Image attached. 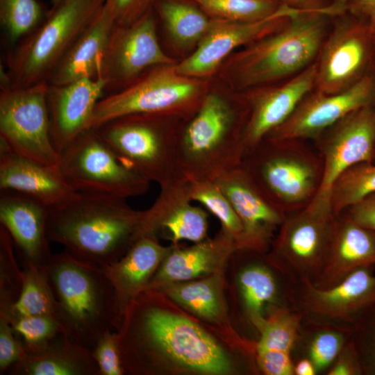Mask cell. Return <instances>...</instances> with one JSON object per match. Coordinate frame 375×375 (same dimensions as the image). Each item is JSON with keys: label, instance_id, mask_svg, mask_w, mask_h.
<instances>
[{"label": "cell", "instance_id": "8992f818", "mask_svg": "<svg viewBox=\"0 0 375 375\" xmlns=\"http://www.w3.org/2000/svg\"><path fill=\"white\" fill-rule=\"evenodd\" d=\"M304 143L264 140L242 164L262 192L286 215L307 207L322 184V158Z\"/></svg>", "mask_w": 375, "mask_h": 375}, {"label": "cell", "instance_id": "d4e9b609", "mask_svg": "<svg viewBox=\"0 0 375 375\" xmlns=\"http://www.w3.org/2000/svg\"><path fill=\"white\" fill-rule=\"evenodd\" d=\"M172 250L160 244L156 236H143L119 260L103 267L113 287L121 320L128 306L147 290L155 272Z\"/></svg>", "mask_w": 375, "mask_h": 375}, {"label": "cell", "instance_id": "f907efd6", "mask_svg": "<svg viewBox=\"0 0 375 375\" xmlns=\"http://www.w3.org/2000/svg\"><path fill=\"white\" fill-rule=\"evenodd\" d=\"M317 374L316 369L312 361L306 358L300 359L294 365V374L296 375H314Z\"/></svg>", "mask_w": 375, "mask_h": 375}, {"label": "cell", "instance_id": "7dc6e473", "mask_svg": "<svg viewBox=\"0 0 375 375\" xmlns=\"http://www.w3.org/2000/svg\"><path fill=\"white\" fill-rule=\"evenodd\" d=\"M328 375L362 374L356 351L349 341L329 367Z\"/></svg>", "mask_w": 375, "mask_h": 375}, {"label": "cell", "instance_id": "603a6c76", "mask_svg": "<svg viewBox=\"0 0 375 375\" xmlns=\"http://www.w3.org/2000/svg\"><path fill=\"white\" fill-rule=\"evenodd\" d=\"M375 265V232L342 212L335 216L328 247L315 286L324 289L341 282L356 269Z\"/></svg>", "mask_w": 375, "mask_h": 375}, {"label": "cell", "instance_id": "ab89813d", "mask_svg": "<svg viewBox=\"0 0 375 375\" xmlns=\"http://www.w3.org/2000/svg\"><path fill=\"white\" fill-rule=\"evenodd\" d=\"M8 322L24 350L42 347L65 333L58 319L52 316L19 317Z\"/></svg>", "mask_w": 375, "mask_h": 375}, {"label": "cell", "instance_id": "5b68a950", "mask_svg": "<svg viewBox=\"0 0 375 375\" xmlns=\"http://www.w3.org/2000/svg\"><path fill=\"white\" fill-rule=\"evenodd\" d=\"M106 0H62L7 58L10 88L48 81L52 72L103 8Z\"/></svg>", "mask_w": 375, "mask_h": 375}, {"label": "cell", "instance_id": "1f68e13d", "mask_svg": "<svg viewBox=\"0 0 375 375\" xmlns=\"http://www.w3.org/2000/svg\"><path fill=\"white\" fill-rule=\"evenodd\" d=\"M158 290L203 318L216 320L222 315L220 277L217 274L187 283L165 285L155 291Z\"/></svg>", "mask_w": 375, "mask_h": 375}, {"label": "cell", "instance_id": "ac0fdd59", "mask_svg": "<svg viewBox=\"0 0 375 375\" xmlns=\"http://www.w3.org/2000/svg\"><path fill=\"white\" fill-rule=\"evenodd\" d=\"M297 12L255 22L210 18L209 28L195 51L182 62L176 63L177 71L192 78L203 79L210 76L219 72L223 63L237 49L278 29Z\"/></svg>", "mask_w": 375, "mask_h": 375}, {"label": "cell", "instance_id": "b9f144b4", "mask_svg": "<svg viewBox=\"0 0 375 375\" xmlns=\"http://www.w3.org/2000/svg\"><path fill=\"white\" fill-rule=\"evenodd\" d=\"M101 375H122L125 373L115 331H108L91 349Z\"/></svg>", "mask_w": 375, "mask_h": 375}, {"label": "cell", "instance_id": "7bdbcfd3", "mask_svg": "<svg viewBox=\"0 0 375 375\" xmlns=\"http://www.w3.org/2000/svg\"><path fill=\"white\" fill-rule=\"evenodd\" d=\"M157 0H106L115 26H128L154 10Z\"/></svg>", "mask_w": 375, "mask_h": 375}, {"label": "cell", "instance_id": "9a60e30c", "mask_svg": "<svg viewBox=\"0 0 375 375\" xmlns=\"http://www.w3.org/2000/svg\"><path fill=\"white\" fill-rule=\"evenodd\" d=\"M174 63L158 42L153 10L131 25H115L97 77L118 91L153 67Z\"/></svg>", "mask_w": 375, "mask_h": 375}, {"label": "cell", "instance_id": "e0dca14e", "mask_svg": "<svg viewBox=\"0 0 375 375\" xmlns=\"http://www.w3.org/2000/svg\"><path fill=\"white\" fill-rule=\"evenodd\" d=\"M315 79L314 63L285 81L239 93L249 109L243 132L244 157L291 116L301 100L313 90Z\"/></svg>", "mask_w": 375, "mask_h": 375}, {"label": "cell", "instance_id": "ee69618b", "mask_svg": "<svg viewBox=\"0 0 375 375\" xmlns=\"http://www.w3.org/2000/svg\"><path fill=\"white\" fill-rule=\"evenodd\" d=\"M24 355V349L9 322L0 319V374H5L8 369L19 361Z\"/></svg>", "mask_w": 375, "mask_h": 375}, {"label": "cell", "instance_id": "e575fe53", "mask_svg": "<svg viewBox=\"0 0 375 375\" xmlns=\"http://www.w3.org/2000/svg\"><path fill=\"white\" fill-rule=\"evenodd\" d=\"M375 192V162H364L346 169L330 191L332 212L338 216L367 195Z\"/></svg>", "mask_w": 375, "mask_h": 375}, {"label": "cell", "instance_id": "f6af8a7d", "mask_svg": "<svg viewBox=\"0 0 375 375\" xmlns=\"http://www.w3.org/2000/svg\"><path fill=\"white\" fill-rule=\"evenodd\" d=\"M258 365L261 371L267 375L294 374V363L291 353L274 351H256Z\"/></svg>", "mask_w": 375, "mask_h": 375}, {"label": "cell", "instance_id": "60d3db41", "mask_svg": "<svg viewBox=\"0 0 375 375\" xmlns=\"http://www.w3.org/2000/svg\"><path fill=\"white\" fill-rule=\"evenodd\" d=\"M350 328L349 341L362 374L375 375V304L363 311Z\"/></svg>", "mask_w": 375, "mask_h": 375}, {"label": "cell", "instance_id": "83f0119b", "mask_svg": "<svg viewBox=\"0 0 375 375\" xmlns=\"http://www.w3.org/2000/svg\"><path fill=\"white\" fill-rule=\"evenodd\" d=\"M114 26V19L103 6L55 68L49 84L59 86L97 78Z\"/></svg>", "mask_w": 375, "mask_h": 375}, {"label": "cell", "instance_id": "7a4b0ae2", "mask_svg": "<svg viewBox=\"0 0 375 375\" xmlns=\"http://www.w3.org/2000/svg\"><path fill=\"white\" fill-rule=\"evenodd\" d=\"M333 16L299 11L281 28L230 56L219 70L239 93L288 80L314 64Z\"/></svg>", "mask_w": 375, "mask_h": 375}, {"label": "cell", "instance_id": "7402d4cb", "mask_svg": "<svg viewBox=\"0 0 375 375\" xmlns=\"http://www.w3.org/2000/svg\"><path fill=\"white\" fill-rule=\"evenodd\" d=\"M49 208L25 194L0 192V225L10 234L22 265L43 267L52 255L47 231Z\"/></svg>", "mask_w": 375, "mask_h": 375}, {"label": "cell", "instance_id": "ba28073f", "mask_svg": "<svg viewBox=\"0 0 375 375\" xmlns=\"http://www.w3.org/2000/svg\"><path fill=\"white\" fill-rule=\"evenodd\" d=\"M176 115L135 114L94 128L132 169L164 186L177 177L181 128H169ZM184 119V118H183Z\"/></svg>", "mask_w": 375, "mask_h": 375}, {"label": "cell", "instance_id": "681fc988", "mask_svg": "<svg viewBox=\"0 0 375 375\" xmlns=\"http://www.w3.org/2000/svg\"><path fill=\"white\" fill-rule=\"evenodd\" d=\"M344 11L364 21L375 30V0H346Z\"/></svg>", "mask_w": 375, "mask_h": 375}, {"label": "cell", "instance_id": "9c48e42d", "mask_svg": "<svg viewBox=\"0 0 375 375\" xmlns=\"http://www.w3.org/2000/svg\"><path fill=\"white\" fill-rule=\"evenodd\" d=\"M59 154L58 167L76 192L126 199L149 188L151 182L128 166L94 128L81 133Z\"/></svg>", "mask_w": 375, "mask_h": 375}, {"label": "cell", "instance_id": "f1b7e54d", "mask_svg": "<svg viewBox=\"0 0 375 375\" xmlns=\"http://www.w3.org/2000/svg\"><path fill=\"white\" fill-rule=\"evenodd\" d=\"M154 11L177 45H197L206 33L210 18L189 0H157Z\"/></svg>", "mask_w": 375, "mask_h": 375}, {"label": "cell", "instance_id": "484cf974", "mask_svg": "<svg viewBox=\"0 0 375 375\" xmlns=\"http://www.w3.org/2000/svg\"><path fill=\"white\" fill-rule=\"evenodd\" d=\"M10 375H101L91 349L62 333L23 358L7 370Z\"/></svg>", "mask_w": 375, "mask_h": 375}, {"label": "cell", "instance_id": "3957f363", "mask_svg": "<svg viewBox=\"0 0 375 375\" xmlns=\"http://www.w3.org/2000/svg\"><path fill=\"white\" fill-rule=\"evenodd\" d=\"M65 334L92 349L108 331L117 330L119 315L113 287L102 267L68 252L52 254L43 267Z\"/></svg>", "mask_w": 375, "mask_h": 375}, {"label": "cell", "instance_id": "cb8c5ba5", "mask_svg": "<svg viewBox=\"0 0 375 375\" xmlns=\"http://www.w3.org/2000/svg\"><path fill=\"white\" fill-rule=\"evenodd\" d=\"M0 190L25 194L51 208L71 197L75 191L58 167L20 156L0 140Z\"/></svg>", "mask_w": 375, "mask_h": 375}, {"label": "cell", "instance_id": "4dcf8cb0", "mask_svg": "<svg viewBox=\"0 0 375 375\" xmlns=\"http://www.w3.org/2000/svg\"><path fill=\"white\" fill-rule=\"evenodd\" d=\"M23 286L20 296L6 317L49 315L57 318V303L43 267L23 265ZM58 319V318H57Z\"/></svg>", "mask_w": 375, "mask_h": 375}, {"label": "cell", "instance_id": "8fae6325", "mask_svg": "<svg viewBox=\"0 0 375 375\" xmlns=\"http://www.w3.org/2000/svg\"><path fill=\"white\" fill-rule=\"evenodd\" d=\"M49 86L48 81H42L1 90L0 140L20 156L58 167L60 154L51 135Z\"/></svg>", "mask_w": 375, "mask_h": 375}, {"label": "cell", "instance_id": "f546056e", "mask_svg": "<svg viewBox=\"0 0 375 375\" xmlns=\"http://www.w3.org/2000/svg\"><path fill=\"white\" fill-rule=\"evenodd\" d=\"M210 18L236 22H255L281 15L293 14V9L278 0H189Z\"/></svg>", "mask_w": 375, "mask_h": 375}, {"label": "cell", "instance_id": "836d02e7", "mask_svg": "<svg viewBox=\"0 0 375 375\" xmlns=\"http://www.w3.org/2000/svg\"><path fill=\"white\" fill-rule=\"evenodd\" d=\"M303 315L291 306L276 308L265 318L259 331L256 351H274L291 353L299 339Z\"/></svg>", "mask_w": 375, "mask_h": 375}, {"label": "cell", "instance_id": "5bb4252c", "mask_svg": "<svg viewBox=\"0 0 375 375\" xmlns=\"http://www.w3.org/2000/svg\"><path fill=\"white\" fill-rule=\"evenodd\" d=\"M313 141L323 162V178L309 205L331 209L330 191L339 176L356 164L374 162L375 103L349 114Z\"/></svg>", "mask_w": 375, "mask_h": 375}, {"label": "cell", "instance_id": "c3c4849f", "mask_svg": "<svg viewBox=\"0 0 375 375\" xmlns=\"http://www.w3.org/2000/svg\"><path fill=\"white\" fill-rule=\"evenodd\" d=\"M298 10L321 11L335 15L343 11V0H278Z\"/></svg>", "mask_w": 375, "mask_h": 375}, {"label": "cell", "instance_id": "f35d334b", "mask_svg": "<svg viewBox=\"0 0 375 375\" xmlns=\"http://www.w3.org/2000/svg\"><path fill=\"white\" fill-rule=\"evenodd\" d=\"M321 328L311 338L308 356L317 373L329 368L349 340L351 328L319 324Z\"/></svg>", "mask_w": 375, "mask_h": 375}, {"label": "cell", "instance_id": "ffe728a7", "mask_svg": "<svg viewBox=\"0 0 375 375\" xmlns=\"http://www.w3.org/2000/svg\"><path fill=\"white\" fill-rule=\"evenodd\" d=\"M188 181L176 177L160 187V192L153 205L143 211L140 222V237L156 236L159 230L170 235L176 245L186 240L195 243L206 240L208 215L192 206Z\"/></svg>", "mask_w": 375, "mask_h": 375}, {"label": "cell", "instance_id": "d6a6232c", "mask_svg": "<svg viewBox=\"0 0 375 375\" xmlns=\"http://www.w3.org/2000/svg\"><path fill=\"white\" fill-rule=\"evenodd\" d=\"M238 283L249 317L259 330L265 319L262 316L264 306L277 294L275 277L267 267L253 265L240 272Z\"/></svg>", "mask_w": 375, "mask_h": 375}, {"label": "cell", "instance_id": "8d00e7d4", "mask_svg": "<svg viewBox=\"0 0 375 375\" xmlns=\"http://www.w3.org/2000/svg\"><path fill=\"white\" fill-rule=\"evenodd\" d=\"M15 251L10 234L0 225V318L7 317L22 290L23 270Z\"/></svg>", "mask_w": 375, "mask_h": 375}, {"label": "cell", "instance_id": "52a82bcc", "mask_svg": "<svg viewBox=\"0 0 375 375\" xmlns=\"http://www.w3.org/2000/svg\"><path fill=\"white\" fill-rule=\"evenodd\" d=\"M201 78L180 74L176 63L153 67L125 88L104 96L97 103L90 128L126 115H170L188 119L207 93Z\"/></svg>", "mask_w": 375, "mask_h": 375}, {"label": "cell", "instance_id": "7c38bea8", "mask_svg": "<svg viewBox=\"0 0 375 375\" xmlns=\"http://www.w3.org/2000/svg\"><path fill=\"white\" fill-rule=\"evenodd\" d=\"M335 218L331 210L310 206L287 215L269 257L289 283L315 282L324 265Z\"/></svg>", "mask_w": 375, "mask_h": 375}, {"label": "cell", "instance_id": "d6986e66", "mask_svg": "<svg viewBox=\"0 0 375 375\" xmlns=\"http://www.w3.org/2000/svg\"><path fill=\"white\" fill-rule=\"evenodd\" d=\"M214 181L241 220L244 228L241 249L266 247L287 215L262 192L242 165Z\"/></svg>", "mask_w": 375, "mask_h": 375}, {"label": "cell", "instance_id": "2e32d148", "mask_svg": "<svg viewBox=\"0 0 375 375\" xmlns=\"http://www.w3.org/2000/svg\"><path fill=\"white\" fill-rule=\"evenodd\" d=\"M375 103V72L353 87L334 94L312 90L291 116L265 140H315L325 130L357 109Z\"/></svg>", "mask_w": 375, "mask_h": 375}, {"label": "cell", "instance_id": "6da1fadb", "mask_svg": "<svg viewBox=\"0 0 375 375\" xmlns=\"http://www.w3.org/2000/svg\"><path fill=\"white\" fill-rule=\"evenodd\" d=\"M142 215L125 199L76 192L49 208L47 236L72 256L103 268L119 260L140 239Z\"/></svg>", "mask_w": 375, "mask_h": 375}, {"label": "cell", "instance_id": "30bf717a", "mask_svg": "<svg viewBox=\"0 0 375 375\" xmlns=\"http://www.w3.org/2000/svg\"><path fill=\"white\" fill-rule=\"evenodd\" d=\"M313 90L344 91L375 72V30L346 11L333 16L315 62Z\"/></svg>", "mask_w": 375, "mask_h": 375}, {"label": "cell", "instance_id": "277c9868", "mask_svg": "<svg viewBox=\"0 0 375 375\" xmlns=\"http://www.w3.org/2000/svg\"><path fill=\"white\" fill-rule=\"evenodd\" d=\"M242 99L236 106L219 93L206 94L197 110L181 128L178 177L189 181H214L242 164L243 132L249 109Z\"/></svg>", "mask_w": 375, "mask_h": 375}, {"label": "cell", "instance_id": "74e56055", "mask_svg": "<svg viewBox=\"0 0 375 375\" xmlns=\"http://www.w3.org/2000/svg\"><path fill=\"white\" fill-rule=\"evenodd\" d=\"M42 17V8L37 0H0V22L11 44L36 28Z\"/></svg>", "mask_w": 375, "mask_h": 375}, {"label": "cell", "instance_id": "44dd1931", "mask_svg": "<svg viewBox=\"0 0 375 375\" xmlns=\"http://www.w3.org/2000/svg\"><path fill=\"white\" fill-rule=\"evenodd\" d=\"M105 90L106 83L101 77L84 78L59 86L49 85L51 135L59 153L78 135L90 129L95 108Z\"/></svg>", "mask_w": 375, "mask_h": 375}, {"label": "cell", "instance_id": "4fadbf2b", "mask_svg": "<svg viewBox=\"0 0 375 375\" xmlns=\"http://www.w3.org/2000/svg\"><path fill=\"white\" fill-rule=\"evenodd\" d=\"M372 267L358 268L339 283L324 289L308 280L289 283L290 306L308 322L350 327L363 311L375 304Z\"/></svg>", "mask_w": 375, "mask_h": 375}, {"label": "cell", "instance_id": "816d5d0a", "mask_svg": "<svg viewBox=\"0 0 375 375\" xmlns=\"http://www.w3.org/2000/svg\"><path fill=\"white\" fill-rule=\"evenodd\" d=\"M51 3H52L53 6V5L57 4L58 3H59L62 0H51Z\"/></svg>", "mask_w": 375, "mask_h": 375}, {"label": "cell", "instance_id": "d590c367", "mask_svg": "<svg viewBox=\"0 0 375 375\" xmlns=\"http://www.w3.org/2000/svg\"><path fill=\"white\" fill-rule=\"evenodd\" d=\"M189 183L191 200L201 203L217 217L222 223L223 230L234 238L237 248L241 249L244 235L242 224L215 181L203 180Z\"/></svg>", "mask_w": 375, "mask_h": 375}, {"label": "cell", "instance_id": "f5cc1de1", "mask_svg": "<svg viewBox=\"0 0 375 375\" xmlns=\"http://www.w3.org/2000/svg\"><path fill=\"white\" fill-rule=\"evenodd\" d=\"M374 162H375V157H374Z\"/></svg>", "mask_w": 375, "mask_h": 375}, {"label": "cell", "instance_id": "bcb514c9", "mask_svg": "<svg viewBox=\"0 0 375 375\" xmlns=\"http://www.w3.org/2000/svg\"><path fill=\"white\" fill-rule=\"evenodd\" d=\"M342 212L358 225L375 232V192L367 195Z\"/></svg>", "mask_w": 375, "mask_h": 375}, {"label": "cell", "instance_id": "4316f807", "mask_svg": "<svg viewBox=\"0 0 375 375\" xmlns=\"http://www.w3.org/2000/svg\"><path fill=\"white\" fill-rule=\"evenodd\" d=\"M238 249L234 238L223 231L212 240H204L184 249H172L151 278L147 290L187 281L215 272Z\"/></svg>", "mask_w": 375, "mask_h": 375}]
</instances>
